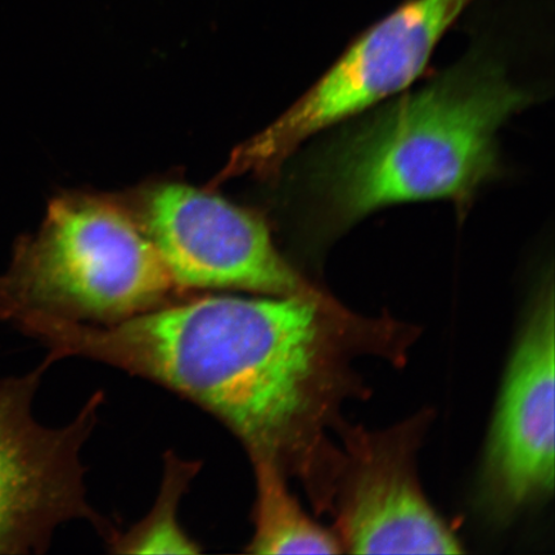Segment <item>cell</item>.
I'll list each match as a JSON object with an SVG mask.
<instances>
[{"label": "cell", "mask_w": 555, "mask_h": 555, "mask_svg": "<svg viewBox=\"0 0 555 555\" xmlns=\"http://www.w3.org/2000/svg\"><path fill=\"white\" fill-rule=\"evenodd\" d=\"M186 296L130 215L100 198L64 196L37 234L16 243L0 275V322L108 325Z\"/></svg>", "instance_id": "cell-3"}, {"label": "cell", "mask_w": 555, "mask_h": 555, "mask_svg": "<svg viewBox=\"0 0 555 555\" xmlns=\"http://www.w3.org/2000/svg\"><path fill=\"white\" fill-rule=\"evenodd\" d=\"M52 365L46 358L23 376L0 377V554L44 553L72 520H87L104 541L119 530L90 504L81 460L106 395H92L65 426L41 425L33 404Z\"/></svg>", "instance_id": "cell-4"}, {"label": "cell", "mask_w": 555, "mask_h": 555, "mask_svg": "<svg viewBox=\"0 0 555 555\" xmlns=\"http://www.w3.org/2000/svg\"><path fill=\"white\" fill-rule=\"evenodd\" d=\"M554 322L550 280L519 333L485 455L483 505L502 522L554 488Z\"/></svg>", "instance_id": "cell-8"}, {"label": "cell", "mask_w": 555, "mask_h": 555, "mask_svg": "<svg viewBox=\"0 0 555 555\" xmlns=\"http://www.w3.org/2000/svg\"><path fill=\"white\" fill-rule=\"evenodd\" d=\"M256 502L249 554H338L341 541L312 522L291 494L286 474L273 462L254 460Z\"/></svg>", "instance_id": "cell-9"}, {"label": "cell", "mask_w": 555, "mask_h": 555, "mask_svg": "<svg viewBox=\"0 0 555 555\" xmlns=\"http://www.w3.org/2000/svg\"><path fill=\"white\" fill-rule=\"evenodd\" d=\"M472 0H408L378 21L293 107L240 145L220 179L268 173L308 141L404 92Z\"/></svg>", "instance_id": "cell-5"}, {"label": "cell", "mask_w": 555, "mask_h": 555, "mask_svg": "<svg viewBox=\"0 0 555 555\" xmlns=\"http://www.w3.org/2000/svg\"><path fill=\"white\" fill-rule=\"evenodd\" d=\"M359 319L328 297L186 296L115 324L37 319L23 335L57 363L82 358L180 395L231 431L251 461L307 481L322 427L347 391Z\"/></svg>", "instance_id": "cell-1"}, {"label": "cell", "mask_w": 555, "mask_h": 555, "mask_svg": "<svg viewBox=\"0 0 555 555\" xmlns=\"http://www.w3.org/2000/svg\"><path fill=\"white\" fill-rule=\"evenodd\" d=\"M145 233L184 293L241 289L323 297L278 253L256 215L182 184L158 186L145 206Z\"/></svg>", "instance_id": "cell-7"}, {"label": "cell", "mask_w": 555, "mask_h": 555, "mask_svg": "<svg viewBox=\"0 0 555 555\" xmlns=\"http://www.w3.org/2000/svg\"><path fill=\"white\" fill-rule=\"evenodd\" d=\"M203 463L186 461L172 451L164 454V475L156 503L128 531L117 530L106 544L115 554H198L203 547L179 522L180 501Z\"/></svg>", "instance_id": "cell-10"}, {"label": "cell", "mask_w": 555, "mask_h": 555, "mask_svg": "<svg viewBox=\"0 0 555 555\" xmlns=\"http://www.w3.org/2000/svg\"><path fill=\"white\" fill-rule=\"evenodd\" d=\"M531 102L502 65L472 55L380 103L319 154L312 182L322 217L341 231L395 205H467L496 176L499 131Z\"/></svg>", "instance_id": "cell-2"}, {"label": "cell", "mask_w": 555, "mask_h": 555, "mask_svg": "<svg viewBox=\"0 0 555 555\" xmlns=\"http://www.w3.org/2000/svg\"><path fill=\"white\" fill-rule=\"evenodd\" d=\"M380 434L346 431L347 455L333 454L319 503L335 513L339 541L356 554H461V541L429 505L413 469L416 428ZM317 492V491H315Z\"/></svg>", "instance_id": "cell-6"}]
</instances>
